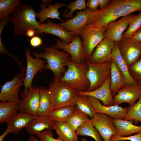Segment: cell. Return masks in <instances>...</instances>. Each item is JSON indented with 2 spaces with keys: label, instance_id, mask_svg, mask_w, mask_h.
I'll list each match as a JSON object with an SVG mask.
<instances>
[{
  "label": "cell",
  "instance_id": "obj_1",
  "mask_svg": "<svg viewBox=\"0 0 141 141\" xmlns=\"http://www.w3.org/2000/svg\"><path fill=\"white\" fill-rule=\"evenodd\" d=\"M88 15L87 24L107 28L109 24L121 17L134 12H141V0H111L104 8L93 11L86 9Z\"/></svg>",
  "mask_w": 141,
  "mask_h": 141
},
{
  "label": "cell",
  "instance_id": "obj_2",
  "mask_svg": "<svg viewBox=\"0 0 141 141\" xmlns=\"http://www.w3.org/2000/svg\"><path fill=\"white\" fill-rule=\"evenodd\" d=\"M45 52H32L36 58H43L47 63L42 70L49 69L52 72L54 78L60 79L63 76L67 69L66 66L71 62V57L67 52L60 51L54 45L50 47H44Z\"/></svg>",
  "mask_w": 141,
  "mask_h": 141
},
{
  "label": "cell",
  "instance_id": "obj_3",
  "mask_svg": "<svg viewBox=\"0 0 141 141\" xmlns=\"http://www.w3.org/2000/svg\"><path fill=\"white\" fill-rule=\"evenodd\" d=\"M10 17L11 22L14 26L13 33L17 37L25 36L28 30H37L42 24L37 20L36 13L33 8L25 4H21L17 7Z\"/></svg>",
  "mask_w": 141,
  "mask_h": 141
},
{
  "label": "cell",
  "instance_id": "obj_4",
  "mask_svg": "<svg viewBox=\"0 0 141 141\" xmlns=\"http://www.w3.org/2000/svg\"><path fill=\"white\" fill-rule=\"evenodd\" d=\"M48 89L52 103L51 111L76 105L78 92L67 83L54 78L49 84Z\"/></svg>",
  "mask_w": 141,
  "mask_h": 141
},
{
  "label": "cell",
  "instance_id": "obj_5",
  "mask_svg": "<svg viewBox=\"0 0 141 141\" xmlns=\"http://www.w3.org/2000/svg\"><path fill=\"white\" fill-rule=\"evenodd\" d=\"M89 67L86 62L77 63L71 61L67 70L60 80L66 83L78 92L87 91L90 84L87 77Z\"/></svg>",
  "mask_w": 141,
  "mask_h": 141
},
{
  "label": "cell",
  "instance_id": "obj_6",
  "mask_svg": "<svg viewBox=\"0 0 141 141\" xmlns=\"http://www.w3.org/2000/svg\"><path fill=\"white\" fill-rule=\"evenodd\" d=\"M107 28L86 24L79 34L83 39L82 44L86 59L92 54L96 47L104 38V33Z\"/></svg>",
  "mask_w": 141,
  "mask_h": 141
},
{
  "label": "cell",
  "instance_id": "obj_7",
  "mask_svg": "<svg viewBox=\"0 0 141 141\" xmlns=\"http://www.w3.org/2000/svg\"><path fill=\"white\" fill-rule=\"evenodd\" d=\"M111 63V61L97 63H87L89 67L87 77L90 84L87 91H94L104 83L110 74Z\"/></svg>",
  "mask_w": 141,
  "mask_h": 141
},
{
  "label": "cell",
  "instance_id": "obj_8",
  "mask_svg": "<svg viewBox=\"0 0 141 141\" xmlns=\"http://www.w3.org/2000/svg\"><path fill=\"white\" fill-rule=\"evenodd\" d=\"M20 96L21 99L18 104L20 112L33 116L37 115L39 104V88H28L21 93Z\"/></svg>",
  "mask_w": 141,
  "mask_h": 141
},
{
  "label": "cell",
  "instance_id": "obj_9",
  "mask_svg": "<svg viewBox=\"0 0 141 141\" xmlns=\"http://www.w3.org/2000/svg\"><path fill=\"white\" fill-rule=\"evenodd\" d=\"M25 71L16 74L10 81L5 82L1 87L0 101L19 104L20 102L19 94L21 87L24 85Z\"/></svg>",
  "mask_w": 141,
  "mask_h": 141
},
{
  "label": "cell",
  "instance_id": "obj_10",
  "mask_svg": "<svg viewBox=\"0 0 141 141\" xmlns=\"http://www.w3.org/2000/svg\"><path fill=\"white\" fill-rule=\"evenodd\" d=\"M120 53L128 68L141 58V43L122 38L118 42Z\"/></svg>",
  "mask_w": 141,
  "mask_h": 141
},
{
  "label": "cell",
  "instance_id": "obj_11",
  "mask_svg": "<svg viewBox=\"0 0 141 141\" xmlns=\"http://www.w3.org/2000/svg\"><path fill=\"white\" fill-rule=\"evenodd\" d=\"M54 45L57 49H62L63 52L69 53L71 57L72 61L77 63L86 62L82 41L79 34L69 43H66L58 39Z\"/></svg>",
  "mask_w": 141,
  "mask_h": 141
},
{
  "label": "cell",
  "instance_id": "obj_12",
  "mask_svg": "<svg viewBox=\"0 0 141 141\" xmlns=\"http://www.w3.org/2000/svg\"><path fill=\"white\" fill-rule=\"evenodd\" d=\"M91 119L93 126L104 141H110L112 136L117 134L113 119L107 115L96 113Z\"/></svg>",
  "mask_w": 141,
  "mask_h": 141
},
{
  "label": "cell",
  "instance_id": "obj_13",
  "mask_svg": "<svg viewBox=\"0 0 141 141\" xmlns=\"http://www.w3.org/2000/svg\"><path fill=\"white\" fill-rule=\"evenodd\" d=\"M141 97V85L138 83L126 84L120 89L114 97V105L124 103L132 106Z\"/></svg>",
  "mask_w": 141,
  "mask_h": 141
},
{
  "label": "cell",
  "instance_id": "obj_14",
  "mask_svg": "<svg viewBox=\"0 0 141 141\" xmlns=\"http://www.w3.org/2000/svg\"><path fill=\"white\" fill-rule=\"evenodd\" d=\"M135 15L131 14L123 17L117 21L110 23L104 33V38L119 42L122 38L124 32Z\"/></svg>",
  "mask_w": 141,
  "mask_h": 141
},
{
  "label": "cell",
  "instance_id": "obj_15",
  "mask_svg": "<svg viewBox=\"0 0 141 141\" xmlns=\"http://www.w3.org/2000/svg\"><path fill=\"white\" fill-rule=\"evenodd\" d=\"M114 41L104 38L96 47L91 55L86 59V62L97 63L110 61Z\"/></svg>",
  "mask_w": 141,
  "mask_h": 141
},
{
  "label": "cell",
  "instance_id": "obj_16",
  "mask_svg": "<svg viewBox=\"0 0 141 141\" xmlns=\"http://www.w3.org/2000/svg\"><path fill=\"white\" fill-rule=\"evenodd\" d=\"M27 62V67L25 76L24 81V90L32 87L33 79L37 72L44 68L46 61L40 58H33L31 56L29 48L27 47L25 52Z\"/></svg>",
  "mask_w": 141,
  "mask_h": 141
},
{
  "label": "cell",
  "instance_id": "obj_17",
  "mask_svg": "<svg viewBox=\"0 0 141 141\" xmlns=\"http://www.w3.org/2000/svg\"><path fill=\"white\" fill-rule=\"evenodd\" d=\"M87 96L89 102L96 113L105 114L113 119L124 120L125 118L128 107L122 108L117 105L105 106L99 99L91 96Z\"/></svg>",
  "mask_w": 141,
  "mask_h": 141
},
{
  "label": "cell",
  "instance_id": "obj_18",
  "mask_svg": "<svg viewBox=\"0 0 141 141\" xmlns=\"http://www.w3.org/2000/svg\"><path fill=\"white\" fill-rule=\"evenodd\" d=\"M52 0H42V3L40 6V11L36 13V17L39 20V23L42 24L48 19H56L65 22L66 21L61 19L60 17V13L58 10L64 7H67L68 5L61 3H56L54 4L51 3L54 1Z\"/></svg>",
  "mask_w": 141,
  "mask_h": 141
},
{
  "label": "cell",
  "instance_id": "obj_19",
  "mask_svg": "<svg viewBox=\"0 0 141 141\" xmlns=\"http://www.w3.org/2000/svg\"><path fill=\"white\" fill-rule=\"evenodd\" d=\"M110 75L104 83L98 89L92 91L78 92L77 94L95 97L102 101L105 106L114 105V97L110 90Z\"/></svg>",
  "mask_w": 141,
  "mask_h": 141
},
{
  "label": "cell",
  "instance_id": "obj_20",
  "mask_svg": "<svg viewBox=\"0 0 141 141\" xmlns=\"http://www.w3.org/2000/svg\"><path fill=\"white\" fill-rule=\"evenodd\" d=\"M37 30L40 35H43L44 33L54 35L59 37L62 42L67 43L71 42L75 37L71 32L64 30L59 24L52 22L49 19H47L46 23L42 24Z\"/></svg>",
  "mask_w": 141,
  "mask_h": 141
},
{
  "label": "cell",
  "instance_id": "obj_21",
  "mask_svg": "<svg viewBox=\"0 0 141 141\" xmlns=\"http://www.w3.org/2000/svg\"><path fill=\"white\" fill-rule=\"evenodd\" d=\"M75 13L77 15L74 17L59 24L64 30L71 32L75 37L79 34L80 30L88 21V15L86 10Z\"/></svg>",
  "mask_w": 141,
  "mask_h": 141
},
{
  "label": "cell",
  "instance_id": "obj_22",
  "mask_svg": "<svg viewBox=\"0 0 141 141\" xmlns=\"http://www.w3.org/2000/svg\"><path fill=\"white\" fill-rule=\"evenodd\" d=\"M54 122L46 116L36 115L30 124L26 128L28 134L30 135L37 134L43 131L53 129Z\"/></svg>",
  "mask_w": 141,
  "mask_h": 141
},
{
  "label": "cell",
  "instance_id": "obj_23",
  "mask_svg": "<svg viewBox=\"0 0 141 141\" xmlns=\"http://www.w3.org/2000/svg\"><path fill=\"white\" fill-rule=\"evenodd\" d=\"M110 90L111 94L114 97L118 91L126 84L124 77L114 60L111 61Z\"/></svg>",
  "mask_w": 141,
  "mask_h": 141
},
{
  "label": "cell",
  "instance_id": "obj_24",
  "mask_svg": "<svg viewBox=\"0 0 141 141\" xmlns=\"http://www.w3.org/2000/svg\"><path fill=\"white\" fill-rule=\"evenodd\" d=\"M34 116L22 113H17L7 122V126H9L12 134L19 133L30 123Z\"/></svg>",
  "mask_w": 141,
  "mask_h": 141
},
{
  "label": "cell",
  "instance_id": "obj_25",
  "mask_svg": "<svg viewBox=\"0 0 141 141\" xmlns=\"http://www.w3.org/2000/svg\"><path fill=\"white\" fill-rule=\"evenodd\" d=\"M111 59L116 62L122 73L126 84H132L137 83L131 76L128 67L120 53L118 42H114L111 53Z\"/></svg>",
  "mask_w": 141,
  "mask_h": 141
},
{
  "label": "cell",
  "instance_id": "obj_26",
  "mask_svg": "<svg viewBox=\"0 0 141 141\" xmlns=\"http://www.w3.org/2000/svg\"><path fill=\"white\" fill-rule=\"evenodd\" d=\"M113 122L117 131V134L126 137L141 132V126H137L133 124V120L113 119Z\"/></svg>",
  "mask_w": 141,
  "mask_h": 141
},
{
  "label": "cell",
  "instance_id": "obj_27",
  "mask_svg": "<svg viewBox=\"0 0 141 141\" xmlns=\"http://www.w3.org/2000/svg\"><path fill=\"white\" fill-rule=\"evenodd\" d=\"M53 129L64 141H78L76 131L66 122H54Z\"/></svg>",
  "mask_w": 141,
  "mask_h": 141
},
{
  "label": "cell",
  "instance_id": "obj_28",
  "mask_svg": "<svg viewBox=\"0 0 141 141\" xmlns=\"http://www.w3.org/2000/svg\"><path fill=\"white\" fill-rule=\"evenodd\" d=\"M76 105H69L51 111L46 117L55 122H66L74 113Z\"/></svg>",
  "mask_w": 141,
  "mask_h": 141
},
{
  "label": "cell",
  "instance_id": "obj_29",
  "mask_svg": "<svg viewBox=\"0 0 141 141\" xmlns=\"http://www.w3.org/2000/svg\"><path fill=\"white\" fill-rule=\"evenodd\" d=\"M40 91L39 104L37 115L46 116L51 112L52 103L48 89L45 86L39 87Z\"/></svg>",
  "mask_w": 141,
  "mask_h": 141
},
{
  "label": "cell",
  "instance_id": "obj_30",
  "mask_svg": "<svg viewBox=\"0 0 141 141\" xmlns=\"http://www.w3.org/2000/svg\"><path fill=\"white\" fill-rule=\"evenodd\" d=\"M19 111V104L9 102L0 103V124L7 122Z\"/></svg>",
  "mask_w": 141,
  "mask_h": 141
},
{
  "label": "cell",
  "instance_id": "obj_31",
  "mask_svg": "<svg viewBox=\"0 0 141 141\" xmlns=\"http://www.w3.org/2000/svg\"><path fill=\"white\" fill-rule=\"evenodd\" d=\"M76 133L78 136H87L93 138L95 141H103L97 129L94 127L90 119L77 130Z\"/></svg>",
  "mask_w": 141,
  "mask_h": 141
},
{
  "label": "cell",
  "instance_id": "obj_32",
  "mask_svg": "<svg viewBox=\"0 0 141 141\" xmlns=\"http://www.w3.org/2000/svg\"><path fill=\"white\" fill-rule=\"evenodd\" d=\"M90 119L89 116L80 110L76 105L74 113L66 123L76 131L79 127Z\"/></svg>",
  "mask_w": 141,
  "mask_h": 141
},
{
  "label": "cell",
  "instance_id": "obj_33",
  "mask_svg": "<svg viewBox=\"0 0 141 141\" xmlns=\"http://www.w3.org/2000/svg\"><path fill=\"white\" fill-rule=\"evenodd\" d=\"M21 0H0V20L10 16L16 8L21 4Z\"/></svg>",
  "mask_w": 141,
  "mask_h": 141
},
{
  "label": "cell",
  "instance_id": "obj_34",
  "mask_svg": "<svg viewBox=\"0 0 141 141\" xmlns=\"http://www.w3.org/2000/svg\"><path fill=\"white\" fill-rule=\"evenodd\" d=\"M75 104L80 110L89 116L90 119L92 118L96 113L86 96L78 94Z\"/></svg>",
  "mask_w": 141,
  "mask_h": 141
},
{
  "label": "cell",
  "instance_id": "obj_35",
  "mask_svg": "<svg viewBox=\"0 0 141 141\" xmlns=\"http://www.w3.org/2000/svg\"><path fill=\"white\" fill-rule=\"evenodd\" d=\"M67 7V9L62 15V17L66 18V21L73 18L74 15L73 14L75 11L83 9L85 10L87 8L85 0H76L71 2Z\"/></svg>",
  "mask_w": 141,
  "mask_h": 141
},
{
  "label": "cell",
  "instance_id": "obj_36",
  "mask_svg": "<svg viewBox=\"0 0 141 141\" xmlns=\"http://www.w3.org/2000/svg\"><path fill=\"white\" fill-rule=\"evenodd\" d=\"M124 120H134L136 124L138 122H141V97L134 105L128 107L127 114Z\"/></svg>",
  "mask_w": 141,
  "mask_h": 141
},
{
  "label": "cell",
  "instance_id": "obj_37",
  "mask_svg": "<svg viewBox=\"0 0 141 141\" xmlns=\"http://www.w3.org/2000/svg\"><path fill=\"white\" fill-rule=\"evenodd\" d=\"M141 27V13L136 15L130 22L127 30L123 33L122 38L130 39Z\"/></svg>",
  "mask_w": 141,
  "mask_h": 141
},
{
  "label": "cell",
  "instance_id": "obj_38",
  "mask_svg": "<svg viewBox=\"0 0 141 141\" xmlns=\"http://www.w3.org/2000/svg\"><path fill=\"white\" fill-rule=\"evenodd\" d=\"M128 68L133 79L137 83L141 84V58Z\"/></svg>",
  "mask_w": 141,
  "mask_h": 141
},
{
  "label": "cell",
  "instance_id": "obj_39",
  "mask_svg": "<svg viewBox=\"0 0 141 141\" xmlns=\"http://www.w3.org/2000/svg\"><path fill=\"white\" fill-rule=\"evenodd\" d=\"M37 135L41 141H64L59 136L57 139L55 138L53 133L51 130H44Z\"/></svg>",
  "mask_w": 141,
  "mask_h": 141
},
{
  "label": "cell",
  "instance_id": "obj_40",
  "mask_svg": "<svg viewBox=\"0 0 141 141\" xmlns=\"http://www.w3.org/2000/svg\"><path fill=\"white\" fill-rule=\"evenodd\" d=\"M126 140L130 141H141V132L132 136L123 137L116 134L112 136L110 141H120Z\"/></svg>",
  "mask_w": 141,
  "mask_h": 141
},
{
  "label": "cell",
  "instance_id": "obj_41",
  "mask_svg": "<svg viewBox=\"0 0 141 141\" xmlns=\"http://www.w3.org/2000/svg\"><path fill=\"white\" fill-rule=\"evenodd\" d=\"M2 32H0V54H6L8 56L13 58L19 64L21 63L13 55L9 53L7 51V49L6 48L5 46L3 43L1 39V35Z\"/></svg>",
  "mask_w": 141,
  "mask_h": 141
},
{
  "label": "cell",
  "instance_id": "obj_42",
  "mask_svg": "<svg viewBox=\"0 0 141 141\" xmlns=\"http://www.w3.org/2000/svg\"><path fill=\"white\" fill-rule=\"evenodd\" d=\"M30 45L33 48H37L43 45L42 39L38 36H34L30 40Z\"/></svg>",
  "mask_w": 141,
  "mask_h": 141
},
{
  "label": "cell",
  "instance_id": "obj_43",
  "mask_svg": "<svg viewBox=\"0 0 141 141\" xmlns=\"http://www.w3.org/2000/svg\"><path fill=\"white\" fill-rule=\"evenodd\" d=\"M99 4V0H89L86 3L87 8L93 11H96L98 9Z\"/></svg>",
  "mask_w": 141,
  "mask_h": 141
},
{
  "label": "cell",
  "instance_id": "obj_44",
  "mask_svg": "<svg viewBox=\"0 0 141 141\" xmlns=\"http://www.w3.org/2000/svg\"><path fill=\"white\" fill-rule=\"evenodd\" d=\"M39 35L40 34L37 30L31 29L27 31L25 36L32 38L34 36Z\"/></svg>",
  "mask_w": 141,
  "mask_h": 141
},
{
  "label": "cell",
  "instance_id": "obj_45",
  "mask_svg": "<svg viewBox=\"0 0 141 141\" xmlns=\"http://www.w3.org/2000/svg\"><path fill=\"white\" fill-rule=\"evenodd\" d=\"M130 39L141 43V27Z\"/></svg>",
  "mask_w": 141,
  "mask_h": 141
},
{
  "label": "cell",
  "instance_id": "obj_46",
  "mask_svg": "<svg viewBox=\"0 0 141 141\" xmlns=\"http://www.w3.org/2000/svg\"><path fill=\"white\" fill-rule=\"evenodd\" d=\"M110 1V0H99V9H102L105 7L109 4Z\"/></svg>",
  "mask_w": 141,
  "mask_h": 141
},
{
  "label": "cell",
  "instance_id": "obj_47",
  "mask_svg": "<svg viewBox=\"0 0 141 141\" xmlns=\"http://www.w3.org/2000/svg\"><path fill=\"white\" fill-rule=\"evenodd\" d=\"M11 131L10 127L7 126V127L4 132L0 136V141H4V139L7 134L11 133Z\"/></svg>",
  "mask_w": 141,
  "mask_h": 141
},
{
  "label": "cell",
  "instance_id": "obj_48",
  "mask_svg": "<svg viewBox=\"0 0 141 141\" xmlns=\"http://www.w3.org/2000/svg\"><path fill=\"white\" fill-rule=\"evenodd\" d=\"M28 141H40L38 139L34 136H31L28 140Z\"/></svg>",
  "mask_w": 141,
  "mask_h": 141
},
{
  "label": "cell",
  "instance_id": "obj_49",
  "mask_svg": "<svg viewBox=\"0 0 141 141\" xmlns=\"http://www.w3.org/2000/svg\"><path fill=\"white\" fill-rule=\"evenodd\" d=\"M81 141H88L86 138H81Z\"/></svg>",
  "mask_w": 141,
  "mask_h": 141
}]
</instances>
